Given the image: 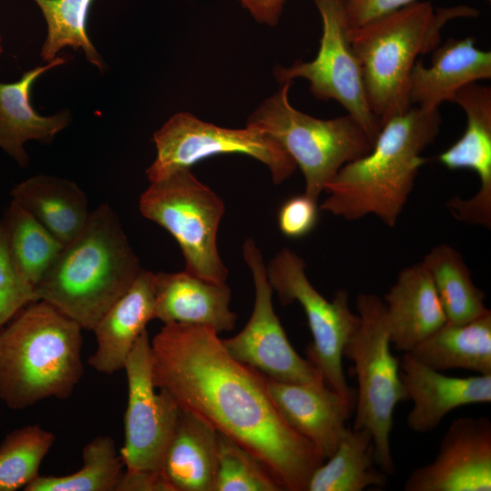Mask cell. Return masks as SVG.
Returning a JSON list of instances; mask_svg holds the SVG:
<instances>
[{
  "label": "cell",
  "mask_w": 491,
  "mask_h": 491,
  "mask_svg": "<svg viewBox=\"0 0 491 491\" xmlns=\"http://www.w3.org/2000/svg\"><path fill=\"white\" fill-rule=\"evenodd\" d=\"M155 386L255 456L284 490L306 491L324 458L283 418L266 376L233 358L214 329L168 323L151 340Z\"/></svg>",
  "instance_id": "6da1fadb"
},
{
  "label": "cell",
  "mask_w": 491,
  "mask_h": 491,
  "mask_svg": "<svg viewBox=\"0 0 491 491\" xmlns=\"http://www.w3.org/2000/svg\"><path fill=\"white\" fill-rule=\"evenodd\" d=\"M441 124L438 109L415 105L388 119L370 152L346 164L326 185L320 209L347 221L374 215L394 227L426 161L422 153Z\"/></svg>",
  "instance_id": "7a4b0ae2"
},
{
  "label": "cell",
  "mask_w": 491,
  "mask_h": 491,
  "mask_svg": "<svg viewBox=\"0 0 491 491\" xmlns=\"http://www.w3.org/2000/svg\"><path fill=\"white\" fill-rule=\"evenodd\" d=\"M142 269L118 215L104 203L64 245L35 287L36 300L48 303L82 329L93 330Z\"/></svg>",
  "instance_id": "3957f363"
},
{
  "label": "cell",
  "mask_w": 491,
  "mask_h": 491,
  "mask_svg": "<svg viewBox=\"0 0 491 491\" xmlns=\"http://www.w3.org/2000/svg\"><path fill=\"white\" fill-rule=\"evenodd\" d=\"M0 329V400L23 410L66 399L84 373L81 326L37 300Z\"/></svg>",
  "instance_id": "277c9868"
},
{
  "label": "cell",
  "mask_w": 491,
  "mask_h": 491,
  "mask_svg": "<svg viewBox=\"0 0 491 491\" xmlns=\"http://www.w3.org/2000/svg\"><path fill=\"white\" fill-rule=\"evenodd\" d=\"M478 10L457 5L435 10L430 2H415L395 12L350 28L369 106L380 125L412 105L410 73L418 55L436 49L441 30L455 18L475 17Z\"/></svg>",
  "instance_id": "5b68a950"
},
{
  "label": "cell",
  "mask_w": 491,
  "mask_h": 491,
  "mask_svg": "<svg viewBox=\"0 0 491 491\" xmlns=\"http://www.w3.org/2000/svg\"><path fill=\"white\" fill-rule=\"evenodd\" d=\"M293 81L266 98L248 117L246 125L272 135L300 168L305 194L315 200L347 163L366 155L373 142L348 114L320 119L296 109L288 95Z\"/></svg>",
  "instance_id": "8992f818"
},
{
  "label": "cell",
  "mask_w": 491,
  "mask_h": 491,
  "mask_svg": "<svg viewBox=\"0 0 491 491\" xmlns=\"http://www.w3.org/2000/svg\"><path fill=\"white\" fill-rule=\"evenodd\" d=\"M356 304L360 323L344 349V356L354 363L357 380L352 427L371 433L376 462L388 476L396 469L390 446L395 409L408 398L400 378L399 359L391 353L383 299L361 293Z\"/></svg>",
  "instance_id": "52a82bcc"
},
{
  "label": "cell",
  "mask_w": 491,
  "mask_h": 491,
  "mask_svg": "<svg viewBox=\"0 0 491 491\" xmlns=\"http://www.w3.org/2000/svg\"><path fill=\"white\" fill-rule=\"evenodd\" d=\"M139 209L176 240L185 258V271L208 281L225 283L228 270L217 248L225 203L190 168L150 182L140 196Z\"/></svg>",
  "instance_id": "ba28073f"
},
{
  "label": "cell",
  "mask_w": 491,
  "mask_h": 491,
  "mask_svg": "<svg viewBox=\"0 0 491 491\" xmlns=\"http://www.w3.org/2000/svg\"><path fill=\"white\" fill-rule=\"evenodd\" d=\"M266 272L281 304L297 302L304 309L313 338L306 350L307 359L326 384L355 406L356 393L346 382L343 357L360 318L350 307L348 292L340 289L332 300L325 298L309 281L305 261L288 248L275 256Z\"/></svg>",
  "instance_id": "9c48e42d"
},
{
  "label": "cell",
  "mask_w": 491,
  "mask_h": 491,
  "mask_svg": "<svg viewBox=\"0 0 491 491\" xmlns=\"http://www.w3.org/2000/svg\"><path fill=\"white\" fill-rule=\"evenodd\" d=\"M156 156L146 169L150 182L161 180L206 158L241 154L268 167L275 184L287 180L297 166L282 145L268 133L246 125L242 129L221 127L194 115H174L153 136Z\"/></svg>",
  "instance_id": "30bf717a"
},
{
  "label": "cell",
  "mask_w": 491,
  "mask_h": 491,
  "mask_svg": "<svg viewBox=\"0 0 491 491\" xmlns=\"http://www.w3.org/2000/svg\"><path fill=\"white\" fill-rule=\"evenodd\" d=\"M322 19V36L316 56L308 62L296 61L277 66L274 75L280 84L304 78L317 99L336 100L346 108L375 142L381 125L372 112L361 67L353 50L345 0H314Z\"/></svg>",
  "instance_id": "8fae6325"
},
{
  "label": "cell",
  "mask_w": 491,
  "mask_h": 491,
  "mask_svg": "<svg viewBox=\"0 0 491 491\" xmlns=\"http://www.w3.org/2000/svg\"><path fill=\"white\" fill-rule=\"evenodd\" d=\"M124 369L127 379L125 441L120 450L126 472L162 475V466L181 408L155 386L151 341L146 329L130 351ZM163 476V475H162Z\"/></svg>",
  "instance_id": "7c38bea8"
},
{
  "label": "cell",
  "mask_w": 491,
  "mask_h": 491,
  "mask_svg": "<svg viewBox=\"0 0 491 491\" xmlns=\"http://www.w3.org/2000/svg\"><path fill=\"white\" fill-rule=\"evenodd\" d=\"M243 256L254 280V308L247 324L237 335L222 339L225 350L235 360L276 381L326 383L317 368L301 357L290 344L273 307V289L266 266L252 238L245 241Z\"/></svg>",
  "instance_id": "4fadbf2b"
},
{
  "label": "cell",
  "mask_w": 491,
  "mask_h": 491,
  "mask_svg": "<svg viewBox=\"0 0 491 491\" xmlns=\"http://www.w3.org/2000/svg\"><path fill=\"white\" fill-rule=\"evenodd\" d=\"M465 112L466 126L463 135L438 155L449 170L470 169L479 179L477 192L469 198L454 196L446 206L459 221L491 226V88L476 82L462 87L456 95Z\"/></svg>",
  "instance_id": "5bb4252c"
},
{
  "label": "cell",
  "mask_w": 491,
  "mask_h": 491,
  "mask_svg": "<svg viewBox=\"0 0 491 491\" xmlns=\"http://www.w3.org/2000/svg\"><path fill=\"white\" fill-rule=\"evenodd\" d=\"M405 491H490L491 420L459 417L443 436L438 453L413 470Z\"/></svg>",
  "instance_id": "9a60e30c"
},
{
  "label": "cell",
  "mask_w": 491,
  "mask_h": 491,
  "mask_svg": "<svg viewBox=\"0 0 491 491\" xmlns=\"http://www.w3.org/2000/svg\"><path fill=\"white\" fill-rule=\"evenodd\" d=\"M399 374L408 400L413 403L407 426L416 433L434 430L452 410L491 402V374L450 376L403 353Z\"/></svg>",
  "instance_id": "2e32d148"
},
{
  "label": "cell",
  "mask_w": 491,
  "mask_h": 491,
  "mask_svg": "<svg viewBox=\"0 0 491 491\" xmlns=\"http://www.w3.org/2000/svg\"><path fill=\"white\" fill-rule=\"evenodd\" d=\"M267 389L286 423L324 459L336 451L355 406L326 383L296 384L266 377Z\"/></svg>",
  "instance_id": "e0dca14e"
},
{
  "label": "cell",
  "mask_w": 491,
  "mask_h": 491,
  "mask_svg": "<svg viewBox=\"0 0 491 491\" xmlns=\"http://www.w3.org/2000/svg\"><path fill=\"white\" fill-rule=\"evenodd\" d=\"M155 319L164 324L203 326L220 333L234 329L231 289L186 271L154 273Z\"/></svg>",
  "instance_id": "ac0fdd59"
},
{
  "label": "cell",
  "mask_w": 491,
  "mask_h": 491,
  "mask_svg": "<svg viewBox=\"0 0 491 491\" xmlns=\"http://www.w3.org/2000/svg\"><path fill=\"white\" fill-rule=\"evenodd\" d=\"M430 66L416 61L408 82L410 105L429 110L454 102L465 85L491 78V52L476 46L475 39H447L433 51Z\"/></svg>",
  "instance_id": "d6986e66"
},
{
  "label": "cell",
  "mask_w": 491,
  "mask_h": 491,
  "mask_svg": "<svg viewBox=\"0 0 491 491\" xmlns=\"http://www.w3.org/2000/svg\"><path fill=\"white\" fill-rule=\"evenodd\" d=\"M390 343L403 353L446 323L431 276L422 262L400 271L384 296Z\"/></svg>",
  "instance_id": "ffe728a7"
},
{
  "label": "cell",
  "mask_w": 491,
  "mask_h": 491,
  "mask_svg": "<svg viewBox=\"0 0 491 491\" xmlns=\"http://www.w3.org/2000/svg\"><path fill=\"white\" fill-rule=\"evenodd\" d=\"M153 319L154 273L142 269L94 327L96 347L88 357L89 366L105 375L124 369L135 341Z\"/></svg>",
  "instance_id": "44dd1931"
},
{
  "label": "cell",
  "mask_w": 491,
  "mask_h": 491,
  "mask_svg": "<svg viewBox=\"0 0 491 491\" xmlns=\"http://www.w3.org/2000/svg\"><path fill=\"white\" fill-rule=\"evenodd\" d=\"M65 62V58L55 57L45 65L25 72L16 82H0V147L22 167L28 163L25 142L33 139L50 143L69 124L67 111L43 116L30 103V92L35 80Z\"/></svg>",
  "instance_id": "7402d4cb"
},
{
  "label": "cell",
  "mask_w": 491,
  "mask_h": 491,
  "mask_svg": "<svg viewBox=\"0 0 491 491\" xmlns=\"http://www.w3.org/2000/svg\"><path fill=\"white\" fill-rule=\"evenodd\" d=\"M217 452L218 432L181 409L162 466L171 491H215Z\"/></svg>",
  "instance_id": "603a6c76"
},
{
  "label": "cell",
  "mask_w": 491,
  "mask_h": 491,
  "mask_svg": "<svg viewBox=\"0 0 491 491\" xmlns=\"http://www.w3.org/2000/svg\"><path fill=\"white\" fill-rule=\"evenodd\" d=\"M11 195L63 245L81 232L90 215L85 194L65 178L35 175L16 185Z\"/></svg>",
  "instance_id": "cb8c5ba5"
},
{
  "label": "cell",
  "mask_w": 491,
  "mask_h": 491,
  "mask_svg": "<svg viewBox=\"0 0 491 491\" xmlns=\"http://www.w3.org/2000/svg\"><path fill=\"white\" fill-rule=\"evenodd\" d=\"M408 353L436 371L491 374V311L465 324L446 322Z\"/></svg>",
  "instance_id": "d4e9b609"
},
{
  "label": "cell",
  "mask_w": 491,
  "mask_h": 491,
  "mask_svg": "<svg viewBox=\"0 0 491 491\" xmlns=\"http://www.w3.org/2000/svg\"><path fill=\"white\" fill-rule=\"evenodd\" d=\"M326 459L312 474L306 491H362L386 485L387 475L374 466V440L367 429L348 426Z\"/></svg>",
  "instance_id": "484cf974"
},
{
  "label": "cell",
  "mask_w": 491,
  "mask_h": 491,
  "mask_svg": "<svg viewBox=\"0 0 491 491\" xmlns=\"http://www.w3.org/2000/svg\"><path fill=\"white\" fill-rule=\"evenodd\" d=\"M421 262L431 276L446 322L465 324L489 311L485 293L475 285L461 254L453 246H436Z\"/></svg>",
  "instance_id": "4316f807"
},
{
  "label": "cell",
  "mask_w": 491,
  "mask_h": 491,
  "mask_svg": "<svg viewBox=\"0 0 491 491\" xmlns=\"http://www.w3.org/2000/svg\"><path fill=\"white\" fill-rule=\"evenodd\" d=\"M0 226L13 265L35 288L64 245L14 199L5 210Z\"/></svg>",
  "instance_id": "83f0119b"
},
{
  "label": "cell",
  "mask_w": 491,
  "mask_h": 491,
  "mask_svg": "<svg viewBox=\"0 0 491 491\" xmlns=\"http://www.w3.org/2000/svg\"><path fill=\"white\" fill-rule=\"evenodd\" d=\"M82 466L65 476H38L25 491H116L124 463L109 436H99L82 450Z\"/></svg>",
  "instance_id": "f1b7e54d"
},
{
  "label": "cell",
  "mask_w": 491,
  "mask_h": 491,
  "mask_svg": "<svg viewBox=\"0 0 491 491\" xmlns=\"http://www.w3.org/2000/svg\"><path fill=\"white\" fill-rule=\"evenodd\" d=\"M47 25V36L41 50L45 62H51L65 47L82 49L87 60L104 70V61L90 41L86 25L93 0H35Z\"/></svg>",
  "instance_id": "f546056e"
},
{
  "label": "cell",
  "mask_w": 491,
  "mask_h": 491,
  "mask_svg": "<svg viewBox=\"0 0 491 491\" xmlns=\"http://www.w3.org/2000/svg\"><path fill=\"white\" fill-rule=\"evenodd\" d=\"M55 440L52 432L37 424L8 434L0 444V491L25 489L33 482Z\"/></svg>",
  "instance_id": "4dcf8cb0"
},
{
  "label": "cell",
  "mask_w": 491,
  "mask_h": 491,
  "mask_svg": "<svg viewBox=\"0 0 491 491\" xmlns=\"http://www.w3.org/2000/svg\"><path fill=\"white\" fill-rule=\"evenodd\" d=\"M269 470L250 452L218 433L215 491H283Z\"/></svg>",
  "instance_id": "1f68e13d"
},
{
  "label": "cell",
  "mask_w": 491,
  "mask_h": 491,
  "mask_svg": "<svg viewBox=\"0 0 491 491\" xmlns=\"http://www.w3.org/2000/svg\"><path fill=\"white\" fill-rule=\"evenodd\" d=\"M35 301H37L35 288L13 265L0 226V329Z\"/></svg>",
  "instance_id": "d6a6232c"
},
{
  "label": "cell",
  "mask_w": 491,
  "mask_h": 491,
  "mask_svg": "<svg viewBox=\"0 0 491 491\" xmlns=\"http://www.w3.org/2000/svg\"><path fill=\"white\" fill-rule=\"evenodd\" d=\"M277 221L280 231L286 237H304L311 233L317 224V201L305 193L291 196L281 205Z\"/></svg>",
  "instance_id": "836d02e7"
},
{
  "label": "cell",
  "mask_w": 491,
  "mask_h": 491,
  "mask_svg": "<svg viewBox=\"0 0 491 491\" xmlns=\"http://www.w3.org/2000/svg\"><path fill=\"white\" fill-rule=\"evenodd\" d=\"M418 0H345L347 22L351 28L407 6Z\"/></svg>",
  "instance_id": "e575fe53"
},
{
  "label": "cell",
  "mask_w": 491,
  "mask_h": 491,
  "mask_svg": "<svg viewBox=\"0 0 491 491\" xmlns=\"http://www.w3.org/2000/svg\"><path fill=\"white\" fill-rule=\"evenodd\" d=\"M116 491H171L162 475L124 471Z\"/></svg>",
  "instance_id": "d590c367"
},
{
  "label": "cell",
  "mask_w": 491,
  "mask_h": 491,
  "mask_svg": "<svg viewBox=\"0 0 491 491\" xmlns=\"http://www.w3.org/2000/svg\"><path fill=\"white\" fill-rule=\"evenodd\" d=\"M260 24L276 26L286 0H236Z\"/></svg>",
  "instance_id": "8d00e7d4"
},
{
  "label": "cell",
  "mask_w": 491,
  "mask_h": 491,
  "mask_svg": "<svg viewBox=\"0 0 491 491\" xmlns=\"http://www.w3.org/2000/svg\"><path fill=\"white\" fill-rule=\"evenodd\" d=\"M3 52V45H2V37L0 35V54Z\"/></svg>",
  "instance_id": "74e56055"
},
{
  "label": "cell",
  "mask_w": 491,
  "mask_h": 491,
  "mask_svg": "<svg viewBox=\"0 0 491 491\" xmlns=\"http://www.w3.org/2000/svg\"><path fill=\"white\" fill-rule=\"evenodd\" d=\"M488 1H490V0H488Z\"/></svg>",
  "instance_id": "f35d334b"
}]
</instances>
